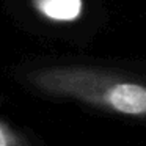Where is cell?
Returning <instances> with one entry per match:
<instances>
[{
    "instance_id": "cell-1",
    "label": "cell",
    "mask_w": 146,
    "mask_h": 146,
    "mask_svg": "<svg viewBox=\"0 0 146 146\" xmlns=\"http://www.w3.org/2000/svg\"><path fill=\"white\" fill-rule=\"evenodd\" d=\"M30 86L130 118H146V82L111 69L85 64H54L27 74Z\"/></svg>"
},
{
    "instance_id": "cell-2",
    "label": "cell",
    "mask_w": 146,
    "mask_h": 146,
    "mask_svg": "<svg viewBox=\"0 0 146 146\" xmlns=\"http://www.w3.org/2000/svg\"><path fill=\"white\" fill-rule=\"evenodd\" d=\"M32 8L39 17L52 24H71L82 17L83 0H30Z\"/></svg>"
},
{
    "instance_id": "cell-3",
    "label": "cell",
    "mask_w": 146,
    "mask_h": 146,
    "mask_svg": "<svg viewBox=\"0 0 146 146\" xmlns=\"http://www.w3.org/2000/svg\"><path fill=\"white\" fill-rule=\"evenodd\" d=\"M0 146H30V143L22 133L16 132L0 119Z\"/></svg>"
}]
</instances>
